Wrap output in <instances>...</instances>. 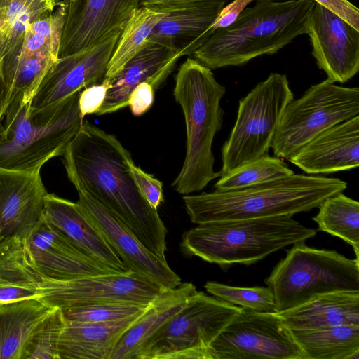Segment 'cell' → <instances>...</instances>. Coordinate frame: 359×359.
I'll return each mask as SVG.
<instances>
[{
  "instance_id": "bcb514c9",
  "label": "cell",
  "mask_w": 359,
  "mask_h": 359,
  "mask_svg": "<svg viewBox=\"0 0 359 359\" xmlns=\"http://www.w3.org/2000/svg\"><path fill=\"white\" fill-rule=\"evenodd\" d=\"M253 1H279V0H253ZM281 1H285V0H281Z\"/></svg>"
},
{
  "instance_id": "7a4b0ae2",
  "label": "cell",
  "mask_w": 359,
  "mask_h": 359,
  "mask_svg": "<svg viewBox=\"0 0 359 359\" xmlns=\"http://www.w3.org/2000/svg\"><path fill=\"white\" fill-rule=\"evenodd\" d=\"M339 178L292 174L242 189L187 194L183 201L191 222L293 216L318 208L327 198L344 192Z\"/></svg>"
},
{
  "instance_id": "83f0119b",
  "label": "cell",
  "mask_w": 359,
  "mask_h": 359,
  "mask_svg": "<svg viewBox=\"0 0 359 359\" xmlns=\"http://www.w3.org/2000/svg\"><path fill=\"white\" fill-rule=\"evenodd\" d=\"M19 46L2 60L0 65L11 93L10 100L16 97L27 102L58 57L50 53L28 55L21 52Z\"/></svg>"
},
{
  "instance_id": "60d3db41",
  "label": "cell",
  "mask_w": 359,
  "mask_h": 359,
  "mask_svg": "<svg viewBox=\"0 0 359 359\" xmlns=\"http://www.w3.org/2000/svg\"><path fill=\"white\" fill-rule=\"evenodd\" d=\"M35 299L33 291L0 279V304Z\"/></svg>"
},
{
  "instance_id": "4316f807",
  "label": "cell",
  "mask_w": 359,
  "mask_h": 359,
  "mask_svg": "<svg viewBox=\"0 0 359 359\" xmlns=\"http://www.w3.org/2000/svg\"><path fill=\"white\" fill-rule=\"evenodd\" d=\"M291 332L305 359H359V325Z\"/></svg>"
},
{
  "instance_id": "52a82bcc",
  "label": "cell",
  "mask_w": 359,
  "mask_h": 359,
  "mask_svg": "<svg viewBox=\"0 0 359 359\" xmlns=\"http://www.w3.org/2000/svg\"><path fill=\"white\" fill-rule=\"evenodd\" d=\"M264 281L273 293L276 312H283L318 294L359 292V259L296 243Z\"/></svg>"
},
{
  "instance_id": "836d02e7",
  "label": "cell",
  "mask_w": 359,
  "mask_h": 359,
  "mask_svg": "<svg viewBox=\"0 0 359 359\" xmlns=\"http://www.w3.org/2000/svg\"><path fill=\"white\" fill-rule=\"evenodd\" d=\"M65 323L62 309L53 308L32 334L25 359H60L58 347Z\"/></svg>"
},
{
  "instance_id": "d4e9b609",
  "label": "cell",
  "mask_w": 359,
  "mask_h": 359,
  "mask_svg": "<svg viewBox=\"0 0 359 359\" xmlns=\"http://www.w3.org/2000/svg\"><path fill=\"white\" fill-rule=\"evenodd\" d=\"M149 305L134 316L116 321L79 323L65 320L59 342V358L111 359L122 334L137 321Z\"/></svg>"
},
{
  "instance_id": "cb8c5ba5",
  "label": "cell",
  "mask_w": 359,
  "mask_h": 359,
  "mask_svg": "<svg viewBox=\"0 0 359 359\" xmlns=\"http://www.w3.org/2000/svg\"><path fill=\"white\" fill-rule=\"evenodd\" d=\"M197 292L191 283H182L158 295L121 337L111 359H137L147 341L173 317Z\"/></svg>"
},
{
  "instance_id": "484cf974",
  "label": "cell",
  "mask_w": 359,
  "mask_h": 359,
  "mask_svg": "<svg viewBox=\"0 0 359 359\" xmlns=\"http://www.w3.org/2000/svg\"><path fill=\"white\" fill-rule=\"evenodd\" d=\"M53 309L35 299L0 304V359H25L32 334Z\"/></svg>"
},
{
  "instance_id": "7bdbcfd3",
  "label": "cell",
  "mask_w": 359,
  "mask_h": 359,
  "mask_svg": "<svg viewBox=\"0 0 359 359\" xmlns=\"http://www.w3.org/2000/svg\"><path fill=\"white\" fill-rule=\"evenodd\" d=\"M11 97V93L4 78L0 65V122L4 118Z\"/></svg>"
},
{
  "instance_id": "2e32d148",
  "label": "cell",
  "mask_w": 359,
  "mask_h": 359,
  "mask_svg": "<svg viewBox=\"0 0 359 359\" xmlns=\"http://www.w3.org/2000/svg\"><path fill=\"white\" fill-rule=\"evenodd\" d=\"M120 34L84 51L58 57L43 76L30 101V107L41 109L56 104L100 83Z\"/></svg>"
},
{
  "instance_id": "7402d4cb",
  "label": "cell",
  "mask_w": 359,
  "mask_h": 359,
  "mask_svg": "<svg viewBox=\"0 0 359 359\" xmlns=\"http://www.w3.org/2000/svg\"><path fill=\"white\" fill-rule=\"evenodd\" d=\"M229 0H205L163 11L147 41L165 45L181 56L193 55L210 36L208 29Z\"/></svg>"
},
{
  "instance_id": "277c9868",
  "label": "cell",
  "mask_w": 359,
  "mask_h": 359,
  "mask_svg": "<svg viewBox=\"0 0 359 359\" xmlns=\"http://www.w3.org/2000/svg\"><path fill=\"white\" fill-rule=\"evenodd\" d=\"M226 88L212 69L188 57L175 76L173 95L182 107L186 125V155L182 168L172 186L181 194L204 189L219 177L214 170L212 145L222 127L224 111L220 105Z\"/></svg>"
},
{
  "instance_id": "ffe728a7",
  "label": "cell",
  "mask_w": 359,
  "mask_h": 359,
  "mask_svg": "<svg viewBox=\"0 0 359 359\" xmlns=\"http://www.w3.org/2000/svg\"><path fill=\"white\" fill-rule=\"evenodd\" d=\"M309 175L349 170L359 165V115L323 131L287 159Z\"/></svg>"
},
{
  "instance_id": "ac0fdd59",
  "label": "cell",
  "mask_w": 359,
  "mask_h": 359,
  "mask_svg": "<svg viewBox=\"0 0 359 359\" xmlns=\"http://www.w3.org/2000/svg\"><path fill=\"white\" fill-rule=\"evenodd\" d=\"M41 168L0 169V236L24 238L43 218L48 192Z\"/></svg>"
},
{
  "instance_id": "4dcf8cb0",
  "label": "cell",
  "mask_w": 359,
  "mask_h": 359,
  "mask_svg": "<svg viewBox=\"0 0 359 359\" xmlns=\"http://www.w3.org/2000/svg\"><path fill=\"white\" fill-rule=\"evenodd\" d=\"M51 13L46 0H12L0 27V63L22 43L30 23Z\"/></svg>"
},
{
  "instance_id": "8d00e7d4",
  "label": "cell",
  "mask_w": 359,
  "mask_h": 359,
  "mask_svg": "<svg viewBox=\"0 0 359 359\" xmlns=\"http://www.w3.org/2000/svg\"><path fill=\"white\" fill-rule=\"evenodd\" d=\"M109 85V81L103 79L100 83L90 86L81 91L79 106L83 118L98 111L104 100Z\"/></svg>"
},
{
  "instance_id": "7c38bea8",
  "label": "cell",
  "mask_w": 359,
  "mask_h": 359,
  "mask_svg": "<svg viewBox=\"0 0 359 359\" xmlns=\"http://www.w3.org/2000/svg\"><path fill=\"white\" fill-rule=\"evenodd\" d=\"M208 358L305 359V355L276 312L243 309L211 343Z\"/></svg>"
},
{
  "instance_id": "d590c367",
  "label": "cell",
  "mask_w": 359,
  "mask_h": 359,
  "mask_svg": "<svg viewBox=\"0 0 359 359\" xmlns=\"http://www.w3.org/2000/svg\"><path fill=\"white\" fill-rule=\"evenodd\" d=\"M131 171L135 182L147 203L156 209L163 201V183L153 175L145 172L133 163Z\"/></svg>"
},
{
  "instance_id": "5bb4252c",
  "label": "cell",
  "mask_w": 359,
  "mask_h": 359,
  "mask_svg": "<svg viewBox=\"0 0 359 359\" xmlns=\"http://www.w3.org/2000/svg\"><path fill=\"white\" fill-rule=\"evenodd\" d=\"M78 203L91 222L121 258L128 271L143 276L164 290L182 283L180 276L147 249L137 236L111 212L90 194L77 190Z\"/></svg>"
},
{
  "instance_id": "44dd1931",
  "label": "cell",
  "mask_w": 359,
  "mask_h": 359,
  "mask_svg": "<svg viewBox=\"0 0 359 359\" xmlns=\"http://www.w3.org/2000/svg\"><path fill=\"white\" fill-rule=\"evenodd\" d=\"M43 203L46 221L87 256L115 273L130 271L78 202L48 193Z\"/></svg>"
},
{
  "instance_id": "ab89813d",
  "label": "cell",
  "mask_w": 359,
  "mask_h": 359,
  "mask_svg": "<svg viewBox=\"0 0 359 359\" xmlns=\"http://www.w3.org/2000/svg\"><path fill=\"white\" fill-rule=\"evenodd\" d=\"M331 10L359 30V10L348 0H313Z\"/></svg>"
},
{
  "instance_id": "9a60e30c",
  "label": "cell",
  "mask_w": 359,
  "mask_h": 359,
  "mask_svg": "<svg viewBox=\"0 0 359 359\" xmlns=\"http://www.w3.org/2000/svg\"><path fill=\"white\" fill-rule=\"evenodd\" d=\"M309 36L312 55L327 80L344 83L359 70V30L335 13L316 2Z\"/></svg>"
},
{
  "instance_id": "e575fe53",
  "label": "cell",
  "mask_w": 359,
  "mask_h": 359,
  "mask_svg": "<svg viewBox=\"0 0 359 359\" xmlns=\"http://www.w3.org/2000/svg\"><path fill=\"white\" fill-rule=\"evenodd\" d=\"M100 303L62 309L65 321L79 323H107L134 316L149 305Z\"/></svg>"
},
{
  "instance_id": "ba28073f",
  "label": "cell",
  "mask_w": 359,
  "mask_h": 359,
  "mask_svg": "<svg viewBox=\"0 0 359 359\" xmlns=\"http://www.w3.org/2000/svg\"><path fill=\"white\" fill-rule=\"evenodd\" d=\"M293 99L287 76L271 73L239 100L236 122L222 147L219 177L269 154L283 113Z\"/></svg>"
},
{
  "instance_id": "3957f363",
  "label": "cell",
  "mask_w": 359,
  "mask_h": 359,
  "mask_svg": "<svg viewBox=\"0 0 359 359\" xmlns=\"http://www.w3.org/2000/svg\"><path fill=\"white\" fill-rule=\"evenodd\" d=\"M316 1H257L229 27L215 32L193 55L210 69L240 66L276 53L296 37L307 34Z\"/></svg>"
},
{
  "instance_id": "d6986e66",
  "label": "cell",
  "mask_w": 359,
  "mask_h": 359,
  "mask_svg": "<svg viewBox=\"0 0 359 359\" xmlns=\"http://www.w3.org/2000/svg\"><path fill=\"white\" fill-rule=\"evenodd\" d=\"M181 57L178 52L165 45L147 41L110 81L104 100L95 114L113 113L128 106L130 93L140 83L147 82L154 90L158 88Z\"/></svg>"
},
{
  "instance_id": "603a6c76",
  "label": "cell",
  "mask_w": 359,
  "mask_h": 359,
  "mask_svg": "<svg viewBox=\"0 0 359 359\" xmlns=\"http://www.w3.org/2000/svg\"><path fill=\"white\" fill-rule=\"evenodd\" d=\"M276 313L290 330L359 325V292L318 294L297 307Z\"/></svg>"
},
{
  "instance_id": "30bf717a",
  "label": "cell",
  "mask_w": 359,
  "mask_h": 359,
  "mask_svg": "<svg viewBox=\"0 0 359 359\" xmlns=\"http://www.w3.org/2000/svg\"><path fill=\"white\" fill-rule=\"evenodd\" d=\"M359 115V88L326 79L312 85L285 107L271 148L288 159L326 129Z\"/></svg>"
},
{
  "instance_id": "1f68e13d",
  "label": "cell",
  "mask_w": 359,
  "mask_h": 359,
  "mask_svg": "<svg viewBox=\"0 0 359 359\" xmlns=\"http://www.w3.org/2000/svg\"><path fill=\"white\" fill-rule=\"evenodd\" d=\"M294 173L280 158L267 154L220 177L215 184V188L219 191L238 190L287 177Z\"/></svg>"
},
{
  "instance_id": "d6a6232c",
  "label": "cell",
  "mask_w": 359,
  "mask_h": 359,
  "mask_svg": "<svg viewBox=\"0 0 359 359\" xmlns=\"http://www.w3.org/2000/svg\"><path fill=\"white\" fill-rule=\"evenodd\" d=\"M205 288L214 297L244 309L276 312L274 295L269 287H234L208 281Z\"/></svg>"
},
{
  "instance_id": "5b68a950",
  "label": "cell",
  "mask_w": 359,
  "mask_h": 359,
  "mask_svg": "<svg viewBox=\"0 0 359 359\" xmlns=\"http://www.w3.org/2000/svg\"><path fill=\"white\" fill-rule=\"evenodd\" d=\"M80 93L41 109L11 98L0 122V169L31 170L62 156L83 124Z\"/></svg>"
},
{
  "instance_id": "f35d334b",
  "label": "cell",
  "mask_w": 359,
  "mask_h": 359,
  "mask_svg": "<svg viewBox=\"0 0 359 359\" xmlns=\"http://www.w3.org/2000/svg\"><path fill=\"white\" fill-rule=\"evenodd\" d=\"M253 0H233L225 5L219 13L217 18L208 29L211 36L215 32L230 26L238 18L239 14Z\"/></svg>"
},
{
  "instance_id": "e0dca14e",
  "label": "cell",
  "mask_w": 359,
  "mask_h": 359,
  "mask_svg": "<svg viewBox=\"0 0 359 359\" xmlns=\"http://www.w3.org/2000/svg\"><path fill=\"white\" fill-rule=\"evenodd\" d=\"M19 240L28 260L46 278L66 280L115 273L80 250L44 215L28 236Z\"/></svg>"
},
{
  "instance_id": "f1b7e54d",
  "label": "cell",
  "mask_w": 359,
  "mask_h": 359,
  "mask_svg": "<svg viewBox=\"0 0 359 359\" xmlns=\"http://www.w3.org/2000/svg\"><path fill=\"white\" fill-rule=\"evenodd\" d=\"M167 11L139 6L130 15L107 65L103 79L111 81L143 46Z\"/></svg>"
},
{
  "instance_id": "4fadbf2b",
  "label": "cell",
  "mask_w": 359,
  "mask_h": 359,
  "mask_svg": "<svg viewBox=\"0 0 359 359\" xmlns=\"http://www.w3.org/2000/svg\"><path fill=\"white\" fill-rule=\"evenodd\" d=\"M66 16L58 57L78 53L121 34L140 0H64Z\"/></svg>"
},
{
  "instance_id": "74e56055",
  "label": "cell",
  "mask_w": 359,
  "mask_h": 359,
  "mask_svg": "<svg viewBox=\"0 0 359 359\" xmlns=\"http://www.w3.org/2000/svg\"><path fill=\"white\" fill-rule=\"evenodd\" d=\"M154 101V89L147 82L138 84L130 93L128 106L133 115L140 116L146 113Z\"/></svg>"
},
{
  "instance_id": "8992f818",
  "label": "cell",
  "mask_w": 359,
  "mask_h": 359,
  "mask_svg": "<svg viewBox=\"0 0 359 359\" xmlns=\"http://www.w3.org/2000/svg\"><path fill=\"white\" fill-rule=\"evenodd\" d=\"M316 230L292 216L213 222L186 231L180 246L224 269L235 264L250 265L287 245L315 237Z\"/></svg>"
},
{
  "instance_id": "b9f144b4",
  "label": "cell",
  "mask_w": 359,
  "mask_h": 359,
  "mask_svg": "<svg viewBox=\"0 0 359 359\" xmlns=\"http://www.w3.org/2000/svg\"><path fill=\"white\" fill-rule=\"evenodd\" d=\"M205 0H140L139 6H146L161 11Z\"/></svg>"
},
{
  "instance_id": "6da1fadb",
  "label": "cell",
  "mask_w": 359,
  "mask_h": 359,
  "mask_svg": "<svg viewBox=\"0 0 359 359\" xmlns=\"http://www.w3.org/2000/svg\"><path fill=\"white\" fill-rule=\"evenodd\" d=\"M62 156L67 177L76 189L90 194L167 262L166 228L157 210L140 193L130 168L131 154L116 137L86 121Z\"/></svg>"
},
{
  "instance_id": "8fae6325",
  "label": "cell",
  "mask_w": 359,
  "mask_h": 359,
  "mask_svg": "<svg viewBox=\"0 0 359 359\" xmlns=\"http://www.w3.org/2000/svg\"><path fill=\"white\" fill-rule=\"evenodd\" d=\"M23 284L37 300L61 309L100 303L147 305L166 290L132 271L59 280L46 278L32 267L25 273Z\"/></svg>"
},
{
  "instance_id": "ee69618b",
  "label": "cell",
  "mask_w": 359,
  "mask_h": 359,
  "mask_svg": "<svg viewBox=\"0 0 359 359\" xmlns=\"http://www.w3.org/2000/svg\"><path fill=\"white\" fill-rule=\"evenodd\" d=\"M12 0H0V10L7 7Z\"/></svg>"
},
{
  "instance_id": "9c48e42d",
  "label": "cell",
  "mask_w": 359,
  "mask_h": 359,
  "mask_svg": "<svg viewBox=\"0 0 359 359\" xmlns=\"http://www.w3.org/2000/svg\"><path fill=\"white\" fill-rule=\"evenodd\" d=\"M242 310L197 291L147 341L137 359H209L211 343Z\"/></svg>"
},
{
  "instance_id": "f546056e",
  "label": "cell",
  "mask_w": 359,
  "mask_h": 359,
  "mask_svg": "<svg viewBox=\"0 0 359 359\" xmlns=\"http://www.w3.org/2000/svg\"><path fill=\"white\" fill-rule=\"evenodd\" d=\"M313 217L318 230L337 236L350 244L359 259V203L343 194L325 198Z\"/></svg>"
},
{
  "instance_id": "f6af8a7d",
  "label": "cell",
  "mask_w": 359,
  "mask_h": 359,
  "mask_svg": "<svg viewBox=\"0 0 359 359\" xmlns=\"http://www.w3.org/2000/svg\"><path fill=\"white\" fill-rule=\"evenodd\" d=\"M46 2L50 11L53 12L54 7L55 6V0H46Z\"/></svg>"
}]
</instances>
